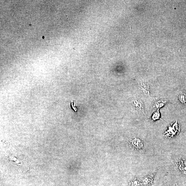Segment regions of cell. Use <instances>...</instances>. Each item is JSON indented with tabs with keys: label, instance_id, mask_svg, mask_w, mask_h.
Masks as SVG:
<instances>
[{
	"label": "cell",
	"instance_id": "cell-11",
	"mask_svg": "<svg viewBox=\"0 0 186 186\" xmlns=\"http://www.w3.org/2000/svg\"><path fill=\"white\" fill-rule=\"evenodd\" d=\"M42 38H44V37H42Z\"/></svg>",
	"mask_w": 186,
	"mask_h": 186
},
{
	"label": "cell",
	"instance_id": "cell-8",
	"mask_svg": "<svg viewBox=\"0 0 186 186\" xmlns=\"http://www.w3.org/2000/svg\"><path fill=\"white\" fill-rule=\"evenodd\" d=\"M160 117V115L159 112H156L154 114L153 116L152 117V118L155 121L156 120L158 119H159Z\"/></svg>",
	"mask_w": 186,
	"mask_h": 186
},
{
	"label": "cell",
	"instance_id": "cell-6",
	"mask_svg": "<svg viewBox=\"0 0 186 186\" xmlns=\"http://www.w3.org/2000/svg\"><path fill=\"white\" fill-rule=\"evenodd\" d=\"M134 104L135 107L140 110H144V104L139 100H137L134 101Z\"/></svg>",
	"mask_w": 186,
	"mask_h": 186
},
{
	"label": "cell",
	"instance_id": "cell-3",
	"mask_svg": "<svg viewBox=\"0 0 186 186\" xmlns=\"http://www.w3.org/2000/svg\"><path fill=\"white\" fill-rule=\"evenodd\" d=\"M131 147L136 150H140L144 147V142L141 139L134 137L130 141Z\"/></svg>",
	"mask_w": 186,
	"mask_h": 186
},
{
	"label": "cell",
	"instance_id": "cell-2",
	"mask_svg": "<svg viewBox=\"0 0 186 186\" xmlns=\"http://www.w3.org/2000/svg\"><path fill=\"white\" fill-rule=\"evenodd\" d=\"M179 126L177 124V121H176L172 127H169V129L165 133L164 135L168 138H171L176 135L179 131Z\"/></svg>",
	"mask_w": 186,
	"mask_h": 186
},
{
	"label": "cell",
	"instance_id": "cell-5",
	"mask_svg": "<svg viewBox=\"0 0 186 186\" xmlns=\"http://www.w3.org/2000/svg\"><path fill=\"white\" fill-rule=\"evenodd\" d=\"M142 181H140L137 178H135L130 183L128 186H141L142 185Z\"/></svg>",
	"mask_w": 186,
	"mask_h": 186
},
{
	"label": "cell",
	"instance_id": "cell-4",
	"mask_svg": "<svg viewBox=\"0 0 186 186\" xmlns=\"http://www.w3.org/2000/svg\"><path fill=\"white\" fill-rule=\"evenodd\" d=\"M155 173H151L144 177L142 181L143 185L146 186L151 185L153 183Z\"/></svg>",
	"mask_w": 186,
	"mask_h": 186
},
{
	"label": "cell",
	"instance_id": "cell-1",
	"mask_svg": "<svg viewBox=\"0 0 186 186\" xmlns=\"http://www.w3.org/2000/svg\"><path fill=\"white\" fill-rule=\"evenodd\" d=\"M175 164L178 171L184 175H186V159L180 158L177 159Z\"/></svg>",
	"mask_w": 186,
	"mask_h": 186
},
{
	"label": "cell",
	"instance_id": "cell-9",
	"mask_svg": "<svg viewBox=\"0 0 186 186\" xmlns=\"http://www.w3.org/2000/svg\"><path fill=\"white\" fill-rule=\"evenodd\" d=\"M165 102V101L164 102H161V101L156 102L155 104L156 107L157 108L162 107V106H163L164 105Z\"/></svg>",
	"mask_w": 186,
	"mask_h": 186
},
{
	"label": "cell",
	"instance_id": "cell-10",
	"mask_svg": "<svg viewBox=\"0 0 186 186\" xmlns=\"http://www.w3.org/2000/svg\"><path fill=\"white\" fill-rule=\"evenodd\" d=\"M74 102H71V105L72 106H73L72 107L73 108V109H74V110L75 111H77V109L76 108H75L74 107V105H73V104H74Z\"/></svg>",
	"mask_w": 186,
	"mask_h": 186
},
{
	"label": "cell",
	"instance_id": "cell-7",
	"mask_svg": "<svg viewBox=\"0 0 186 186\" xmlns=\"http://www.w3.org/2000/svg\"><path fill=\"white\" fill-rule=\"evenodd\" d=\"M180 101L182 103L186 104V95L185 94H180L178 97Z\"/></svg>",
	"mask_w": 186,
	"mask_h": 186
}]
</instances>
